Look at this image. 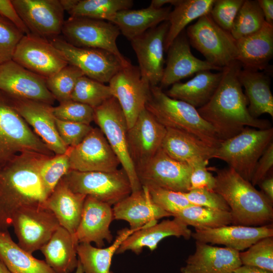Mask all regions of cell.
<instances>
[{
	"label": "cell",
	"mask_w": 273,
	"mask_h": 273,
	"mask_svg": "<svg viewBox=\"0 0 273 273\" xmlns=\"http://www.w3.org/2000/svg\"><path fill=\"white\" fill-rule=\"evenodd\" d=\"M242 265L253 266L273 272V237L262 238L239 252Z\"/></svg>",
	"instance_id": "7bdbcfd3"
},
{
	"label": "cell",
	"mask_w": 273,
	"mask_h": 273,
	"mask_svg": "<svg viewBox=\"0 0 273 273\" xmlns=\"http://www.w3.org/2000/svg\"><path fill=\"white\" fill-rule=\"evenodd\" d=\"M265 22L257 1L244 0L230 32L237 40L258 31Z\"/></svg>",
	"instance_id": "ab89813d"
},
{
	"label": "cell",
	"mask_w": 273,
	"mask_h": 273,
	"mask_svg": "<svg viewBox=\"0 0 273 273\" xmlns=\"http://www.w3.org/2000/svg\"><path fill=\"white\" fill-rule=\"evenodd\" d=\"M61 33L64 39L74 46L103 50L114 55L125 66L131 64L117 47L116 40L120 32L110 22L70 17L64 21Z\"/></svg>",
	"instance_id": "30bf717a"
},
{
	"label": "cell",
	"mask_w": 273,
	"mask_h": 273,
	"mask_svg": "<svg viewBox=\"0 0 273 273\" xmlns=\"http://www.w3.org/2000/svg\"><path fill=\"white\" fill-rule=\"evenodd\" d=\"M266 22L273 25V1L257 0Z\"/></svg>",
	"instance_id": "11a10c76"
},
{
	"label": "cell",
	"mask_w": 273,
	"mask_h": 273,
	"mask_svg": "<svg viewBox=\"0 0 273 273\" xmlns=\"http://www.w3.org/2000/svg\"><path fill=\"white\" fill-rule=\"evenodd\" d=\"M248 102V110L252 117L258 118L263 114L273 117V96L270 78L262 71L242 69L238 75Z\"/></svg>",
	"instance_id": "d6a6232c"
},
{
	"label": "cell",
	"mask_w": 273,
	"mask_h": 273,
	"mask_svg": "<svg viewBox=\"0 0 273 273\" xmlns=\"http://www.w3.org/2000/svg\"><path fill=\"white\" fill-rule=\"evenodd\" d=\"M0 92L10 99L53 104L55 99L47 87L46 78L12 60L0 65Z\"/></svg>",
	"instance_id": "2e32d148"
},
{
	"label": "cell",
	"mask_w": 273,
	"mask_h": 273,
	"mask_svg": "<svg viewBox=\"0 0 273 273\" xmlns=\"http://www.w3.org/2000/svg\"><path fill=\"white\" fill-rule=\"evenodd\" d=\"M0 273H12L0 258Z\"/></svg>",
	"instance_id": "94428289"
},
{
	"label": "cell",
	"mask_w": 273,
	"mask_h": 273,
	"mask_svg": "<svg viewBox=\"0 0 273 273\" xmlns=\"http://www.w3.org/2000/svg\"><path fill=\"white\" fill-rule=\"evenodd\" d=\"M55 118L60 137L67 147H73L78 145L93 128L90 125Z\"/></svg>",
	"instance_id": "681fc988"
},
{
	"label": "cell",
	"mask_w": 273,
	"mask_h": 273,
	"mask_svg": "<svg viewBox=\"0 0 273 273\" xmlns=\"http://www.w3.org/2000/svg\"><path fill=\"white\" fill-rule=\"evenodd\" d=\"M70 170L69 158L66 153L55 155L43 162L40 168L39 174L48 197L60 180Z\"/></svg>",
	"instance_id": "ee69618b"
},
{
	"label": "cell",
	"mask_w": 273,
	"mask_h": 273,
	"mask_svg": "<svg viewBox=\"0 0 273 273\" xmlns=\"http://www.w3.org/2000/svg\"><path fill=\"white\" fill-rule=\"evenodd\" d=\"M112 97L109 85L83 75L76 82L71 99L94 109Z\"/></svg>",
	"instance_id": "60d3db41"
},
{
	"label": "cell",
	"mask_w": 273,
	"mask_h": 273,
	"mask_svg": "<svg viewBox=\"0 0 273 273\" xmlns=\"http://www.w3.org/2000/svg\"><path fill=\"white\" fill-rule=\"evenodd\" d=\"M74 193L93 197L110 205L129 196V178L122 168L110 172L70 170L62 178Z\"/></svg>",
	"instance_id": "9c48e42d"
},
{
	"label": "cell",
	"mask_w": 273,
	"mask_h": 273,
	"mask_svg": "<svg viewBox=\"0 0 273 273\" xmlns=\"http://www.w3.org/2000/svg\"><path fill=\"white\" fill-rule=\"evenodd\" d=\"M161 148L171 158L191 166L213 158L216 149L191 134L170 128H166Z\"/></svg>",
	"instance_id": "f1b7e54d"
},
{
	"label": "cell",
	"mask_w": 273,
	"mask_h": 273,
	"mask_svg": "<svg viewBox=\"0 0 273 273\" xmlns=\"http://www.w3.org/2000/svg\"><path fill=\"white\" fill-rule=\"evenodd\" d=\"M86 197L71 191L61 179L44 206L54 213L60 226L73 237L80 222Z\"/></svg>",
	"instance_id": "f546056e"
},
{
	"label": "cell",
	"mask_w": 273,
	"mask_h": 273,
	"mask_svg": "<svg viewBox=\"0 0 273 273\" xmlns=\"http://www.w3.org/2000/svg\"><path fill=\"white\" fill-rule=\"evenodd\" d=\"M18 245L32 254L40 250L60 226L54 213L43 205L22 207L12 219Z\"/></svg>",
	"instance_id": "8fae6325"
},
{
	"label": "cell",
	"mask_w": 273,
	"mask_h": 273,
	"mask_svg": "<svg viewBox=\"0 0 273 273\" xmlns=\"http://www.w3.org/2000/svg\"><path fill=\"white\" fill-rule=\"evenodd\" d=\"M221 76V71L218 73H213L210 70L200 71L186 82H178L172 84L166 94L198 109L210 100L219 84Z\"/></svg>",
	"instance_id": "1f68e13d"
},
{
	"label": "cell",
	"mask_w": 273,
	"mask_h": 273,
	"mask_svg": "<svg viewBox=\"0 0 273 273\" xmlns=\"http://www.w3.org/2000/svg\"><path fill=\"white\" fill-rule=\"evenodd\" d=\"M231 273H273V272L255 266L241 265Z\"/></svg>",
	"instance_id": "6f0895ef"
},
{
	"label": "cell",
	"mask_w": 273,
	"mask_h": 273,
	"mask_svg": "<svg viewBox=\"0 0 273 273\" xmlns=\"http://www.w3.org/2000/svg\"><path fill=\"white\" fill-rule=\"evenodd\" d=\"M112 211L114 219L126 221L132 230L153 225L158 219L171 216L153 203L144 186L114 205Z\"/></svg>",
	"instance_id": "d4e9b609"
},
{
	"label": "cell",
	"mask_w": 273,
	"mask_h": 273,
	"mask_svg": "<svg viewBox=\"0 0 273 273\" xmlns=\"http://www.w3.org/2000/svg\"><path fill=\"white\" fill-rule=\"evenodd\" d=\"M78 0H61L60 3L64 11H70L77 3Z\"/></svg>",
	"instance_id": "91938a15"
},
{
	"label": "cell",
	"mask_w": 273,
	"mask_h": 273,
	"mask_svg": "<svg viewBox=\"0 0 273 273\" xmlns=\"http://www.w3.org/2000/svg\"><path fill=\"white\" fill-rule=\"evenodd\" d=\"M244 2V0H215L209 14L219 26L231 32Z\"/></svg>",
	"instance_id": "c3c4849f"
},
{
	"label": "cell",
	"mask_w": 273,
	"mask_h": 273,
	"mask_svg": "<svg viewBox=\"0 0 273 273\" xmlns=\"http://www.w3.org/2000/svg\"><path fill=\"white\" fill-rule=\"evenodd\" d=\"M50 156L34 152L18 154L0 166V229L11 226L19 209L43 205L48 196L39 170Z\"/></svg>",
	"instance_id": "7a4b0ae2"
},
{
	"label": "cell",
	"mask_w": 273,
	"mask_h": 273,
	"mask_svg": "<svg viewBox=\"0 0 273 273\" xmlns=\"http://www.w3.org/2000/svg\"><path fill=\"white\" fill-rule=\"evenodd\" d=\"M133 4L132 0H78L68 13L70 17L109 21L118 12L130 9Z\"/></svg>",
	"instance_id": "f35d334b"
},
{
	"label": "cell",
	"mask_w": 273,
	"mask_h": 273,
	"mask_svg": "<svg viewBox=\"0 0 273 273\" xmlns=\"http://www.w3.org/2000/svg\"><path fill=\"white\" fill-rule=\"evenodd\" d=\"M186 33L190 44L211 64L222 69L236 61V40L230 32L219 26L209 14L189 26Z\"/></svg>",
	"instance_id": "52a82bcc"
},
{
	"label": "cell",
	"mask_w": 273,
	"mask_h": 273,
	"mask_svg": "<svg viewBox=\"0 0 273 273\" xmlns=\"http://www.w3.org/2000/svg\"><path fill=\"white\" fill-rule=\"evenodd\" d=\"M173 217L135 231L122 242L116 254L131 251L139 255L145 247L153 251L161 241L169 236L190 239L192 232L188 225L178 218Z\"/></svg>",
	"instance_id": "4316f807"
},
{
	"label": "cell",
	"mask_w": 273,
	"mask_h": 273,
	"mask_svg": "<svg viewBox=\"0 0 273 273\" xmlns=\"http://www.w3.org/2000/svg\"><path fill=\"white\" fill-rule=\"evenodd\" d=\"M18 14L31 33L51 39L59 36L64 22L58 0H12Z\"/></svg>",
	"instance_id": "ac0fdd59"
},
{
	"label": "cell",
	"mask_w": 273,
	"mask_h": 273,
	"mask_svg": "<svg viewBox=\"0 0 273 273\" xmlns=\"http://www.w3.org/2000/svg\"><path fill=\"white\" fill-rule=\"evenodd\" d=\"M54 117L59 120L90 125L94 121V109L72 100L53 107Z\"/></svg>",
	"instance_id": "bcb514c9"
},
{
	"label": "cell",
	"mask_w": 273,
	"mask_h": 273,
	"mask_svg": "<svg viewBox=\"0 0 273 273\" xmlns=\"http://www.w3.org/2000/svg\"><path fill=\"white\" fill-rule=\"evenodd\" d=\"M145 108L166 128L191 134L215 149L221 142L212 126L201 117L197 109L169 97L157 85H151Z\"/></svg>",
	"instance_id": "277c9868"
},
{
	"label": "cell",
	"mask_w": 273,
	"mask_h": 273,
	"mask_svg": "<svg viewBox=\"0 0 273 273\" xmlns=\"http://www.w3.org/2000/svg\"><path fill=\"white\" fill-rule=\"evenodd\" d=\"M66 153L70 170L113 171L119 160L99 128L95 127L78 145L68 147Z\"/></svg>",
	"instance_id": "9a60e30c"
},
{
	"label": "cell",
	"mask_w": 273,
	"mask_h": 273,
	"mask_svg": "<svg viewBox=\"0 0 273 273\" xmlns=\"http://www.w3.org/2000/svg\"><path fill=\"white\" fill-rule=\"evenodd\" d=\"M0 16L13 24L24 35L30 33L11 1L0 0Z\"/></svg>",
	"instance_id": "db71d44e"
},
{
	"label": "cell",
	"mask_w": 273,
	"mask_h": 273,
	"mask_svg": "<svg viewBox=\"0 0 273 273\" xmlns=\"http://www.w3.org/2000/svg\"><path fill=\"white\" fill-rule=\"evenodd\" d=\"M25 152L55 155L0 92V166Z\"/></svg>",
	"instance_id": "8992f818"
},
{
	"label": "cell",
	"mask_w": 273,
	"mask_h": 273,
	"mask_svg": "<svg viewBox=\"0 0 273 273\" xmlns=\"http://www.w3.org/2000/svg\"><path fill=\"white\" fill-rule=\"evenodd\" d=\"M262 192L273 202V176L270 172L258 185Z\"/></svg>",
	"instance_id": "9f6ffc18"
},
{
	"label": "cell",
	"mask_w": 273,
	"mask_h": 273,
	"mask_svg": "<svg viewBox=\"0 0 273 273\" xmlns=\"http://www.w3.org/2000/svg\"><path fill=\"white\" fill-rule=\"evenodd\" d=\"M208 161H201L191 165L192 170L190 176L191 190L206 189L213 190L216 180L215 176L209 171L207 167Z\"/></svg>",
	"instance_id": "816d5d0a"
},
{
	"label": "cell",
	"mask_w": 273,
	"mask_h": 273,
	"mask_svg": "<svg viewBox=\"0 0 273 273\" xmlns=\"http://www.w3.org/2000/svg\"><path fill=\"white\" fill-rule=\"evenodd\" d=\"M171 11V7L156 9L150 6L139 10H123L116 13L109 22L116 25L120 32L131 41L148 30L167 21Z\"/></svg>",
	"instance_id": "4dcf8cb0"
},
{
	"label": "cell",
	"mask_w": 273,
	"mask_h": 273,
	"mask_svg": "<svg viewBox=\"0 0 273 273\" xmlns=\"http://www.w3.org/2000/svg\"><path fill=\"white\" fill-rule=\"evenodd\" d=\"M135 170L142 187L155 186L181 193L191 190L192 167L171 158L161 148Z\"/></svg>",
	"instance_id": "4fadbf2b"
},
{
	"label": "cell",
	"mask_w": 273,
	"mask_h": 273,
	"mask_svg": "<svg viewBox=\"0 0 273 273\" xmlns=\"http://www.w3.org/2000/svg\"><path fill=\"white\" fill-rule=\"evenodd\" d=\"M242 69L237 61L222 68L221 80L213 95L197 109L221 141L238 134L246 127L258 129L272 127L269 121L253 118L250 114L248 102L238 78Z\"/></svg>",
	"instance_id": "6da1fadb"
},
{
	"label": "cell",
	"mask_w": 273,
	"mask_h": 273,
	"mask_svg": "<svg viewBox=\"0 0 273 273\" xmlns=\"http://www.w3.org/2000/svg\"><path fill=\"white\" fill-rule=\"evenodd\" d=\"M50 41L68 64L79 68L85 76L102 83L109 82L120 69L125 66L109 52L76 47L59 36Z\"/></svg>",
	"instance_id": "7c38bea8"
},
{
	"label": "cell",
	"mask_w": 273,
	"mask_h": 273,
	"mask_svg": "<svg viewBox=\"0 0 273 273\" xmlns=\"http://www.w3.org/2000/svg\"><path fill=\"white\" fill-rule=\"evenodd\" d=\"M173 217L180 219L195 230H206L230 225L233 222L231 212L193 205L179 211Z\"/></svg>",
	"instance_id": "74e56055"
},
{
	"label": "cell",
	"mask_w": 273,
	"mask_h": 273,
	"mask_svg": "<svg viewBox=\"0 0 273 273\" xmlns=\"http://www.w3.org/2000/svg\"><path fill=\"white\" fill-rule=\"evenodd\" d=\"M184 194L193 205L230 211V208L223 197L213 190L193 189Z\"/></svg>",
	"instance_id": "f907efd6"
},
{
	"label": "cell",
	"mask_w": 273,
	"mask_h": 273,
	"mask_svg": "<svg viewBox=\"0 0 273 273\" xmlns=\"http://www.w3.org/2000/svg\"><path fill=\"white\" fill-rule=\"evenodd\" d=\"M94 121L125 171L132 192L141 190L142 187L128 152L126 120L118 102L114 97L94 108Z\"/></svg>",
	"instance_id": "ba28073f"
},
{
	"label": "cell",
	"mask_w": 273,
	"mask_h": 273,
	"mask_svg": "<svg viewBox=\"0 0 273 273\" xmlns=\"http://www.w3.org/2000/svg\"><path fill=\"white\" fill-rule=\"evenodd\" d=\"M273 237L272 223L259 226L224 225L217 228L195 230L192 237L197 241L222 245L239 252L244 251L258 240Z\"/></svg>",
	"instance_id": "cb8c5ba5"
},
{
	"label": "cell",
	"mask_w": 273,
	"mask_h": 273,
	"mask_svg": "<svg viewBox=\"0 0 273 273\" xmlns=\"http://www.w3.org/2000/svg\"><path fill=\"white\" fill-rule=\"evenodd\" d=\"M169 23L164 21L131 41L142 77L151 86L160 83L164 71V43Z\"/></svg>",
	"instance_id": "d6986e66"
},
{
	"label": "cell",
	"mask_w": 273,
	"mask_h": 273,
	"mask_svg": "<svg viewBox=\"0 0 273 273\" xmlns=\"http://www.w3.org/2000/svg\"><path fill=\"white\" fill-rule=\"evenodd\" d=\"M77 244L71 234L60 226L39 250L56 273H71L78 263Z\"/></svg>",
	"instance_id": "836d02e7"
},
{
	"label": "cell",
	"mask_w": 273,
	"mask_h": 273,
	"mask_svg": "<svg viewBox=\"0 0 273 273\" xmlns=\"http://www.w3.org/2000/svg\"><path fill=\"white\" fill-rule=\"evenodd\" d=\"M0 258L12 273H56L16 244L7 230L0 229Z\"/></svg>",
	"instance_id": "e575fe53"
},
{
	"label": "cell",
	"mask_w": 273,
	"mask_h": 273,
	"mask_svg": "<svg viewBox=\"0 0 273 273\" xmlns=\"http://www.w3.org/2000/svg\"><path fill=\"white\" fill-rule=\"evenodd\" d=\"M12 60L46 78L68 64L50 40L31 33L24 35L21 38Z\"/></svg>",
	"instance_id": "e0dca14e"
},
{
	"label": "cell",
	"mask_w": 273,
	"mask_h": 273,
	"mask_svg": "<svg viewBox=\"0 0 273 273\" xmlns=\"http://www.w3.org/2000/svg\"><path fill=\"white\" fill-rule=\"evenodd\" d=\"M109 86L123 112L129 129L145 109L151 85L142 77L139 67L130 64L123 67L111 78Z\"/></svg>",
	"instance_id": "5bb4252c"
},
{
	"label": "cell",
	"mask_w": 273,
	"mask_h": 273,
	"mask_svg": "<svg viewBox=\"0 0 273 273\" xmlns=\"http://www.w3.org/2000/svg\"><path fill=\"white\" fill-rule=\"evenodd\" d=\"M144 187L147 189L153 203L172 216L184 208L194 205L188 201L184 193L155 186Z\"/></svg>",
	"instance_id": "f6af8a7d"
},
{
	"label": "cell",
	"mask_w": 273,
	"mask_h": 273,
	"mask_svg": "<svg viewBox=\"0 0 273 273\" xmlns=\"http://www.w3.org/2000/svg\"><path fill=\"white\" fill-rule=\"evenodd\" d=\"M84 75L77 67L68 64L60 71L46 78L48 88L60 103L71 100L78 79Z\"/></svg>",
	"instance_id": "b9f144b4"
},
{
	"label": "cell",
	"mask_w": 273,
	"mask_h": 273,
	"mask_svg": "<svg viewBox=\"0 0 273 273\" xmlns=\"http://www.w3.org/2000/svg\"><path fill=\"white\" fill-rule=\"evenodd\" d=\"M215 0H178L169 14V27L164 43L168 50L174 40L193 20L210 13Z\"/></svg>",
	"instance_id": "8d00e7d4"
},
{
	"label": "cell",
	"mask_w": 273,
	"mask_h": 273,
	"mask_svg": "<svg viewBox=\"0 0 273 273\" xmlns=\"http://www.w3.org/2000/svg\"><path fill=\"white\" fill-rule=\"evenodd\" d=\"M166 128L146 108L127 130L128 152L136 168L150 159L161 148Z\"/></svg>",
	"instance_id": "ffe728a7"
},
{
	"label": "cell",
	"mask_w": 273,
	"mask_h": 273,
	"mask_svg": "<svg viewBox=\"0 0 273 273\" xmlns=\"http://www.w3.org/2000/svg\"><path fill=\"white\" fill-rule=\"evenodd\" d=\"M113 219L111 205L86 196L74 240L77 244L94 242L97 247L102 248L105 241L111 243L113 240L110 225Z\"/></svg>",
	"instance_id": "7402d4cb"
},
{
	"label": "cell",
	"mask_w": 273,
	"mask_h": 273,
	"mask_svg": "<svg viewBox=\"0 0 273 273\" xmlns=\"http://www.w3.org/2000/svg\"><path fill=\"white\" fill-rule=\"evenodd\" d=\"M213 189L230 208L234 225L259 226L272 223L273 202L250 181L230 167L213 169Z\"/></svg>",
	"instance_id": "3957f363"
},
{
	"label": "cell",
	"mask_w": 273,
	"mask_h": 273,
	"mask_svg": "<svg viewBox=\"0 0 273 273\" xmlns=\"http://www.w3.org/2000/svg\"><path fill=\"white\" fill-rule=\"evenodd\" d=\"M273 128L246 127L238 134L221 142L213 158L225 162L246 180L250 181L255 165L272 142Z\"/></svg>",
	"instance_id": "5b68a950"
},
{
	"label": "cell",
	"mask_w": 273,
	"mask_h": 273,
	"mask_svg": "<svg viewBox=\"0 0 273 273\" xmlns=\"http://www.w3.org/2000/svg\"><path fill=\"white\" fill-rule=\"evenodd\" d=\"M273 167V142H271L258 160L250 181L255 186L271 172Z\"/></svg>",
	"instance_id": "f5cc1de1"
},
{
	"label": "cell",
	"mask_w": 273,
	"mask_h": 273,
	"mask_svg": "<svg viewBox=\"0 0 273 273\" xmlns=\"http://www.w3.org/2000/svg\"><path fill=\"white\" fill-rule=\"evenodd\" d=\"M138 230L128 228L119 230L112 245L106 248L94 247L90 243L78 244L77 257L84 273H114L110 269L113 255L122 242Z\"/></svg>",
	"instance_id": "d590c367"
},
{
	"label": "cell",
	"mask_w": 273,
	"mask_h": 273,
	"mask_svg": "<svg viewBox=\"0 0 273 273\" xmlns=\"http://www.w3.org/2000/svg\"><path fill=\"white\" fill-rule=\"evenodd\" d=\"M236 61L242 69L268 71L273 56V25L265 22L258 31L236 40Z\"/></svg>",
	"instance_id": "83f0119b"
},
{
	"label": "cell",
	"mask_w": 273,
	"mask_h": 273,
	"mask_svg": "<svg viewBox=\"0 0 273 273\" xmlns=\"http://www.w3.org/2000/svg\"><path fill=\"white\" fill-rule=\"evenodd\" d=\"M24 35L13 24L0 16V65L12 60Z\"/></svg>",
	"instance_id": "7dc6e473"
},
{
	"label": "cell",
	"mask_w": 273,
	"mask_h": 273,
	"mask_svg": "<svg viewBox=\"0 0 273 273\" xmlns=\"http://www.w3.org/2000/svg\"><path fill=\"white\" fill-rule=\"evenodd\" d=\"M8 99L19 114L53 153L55 155L66 153L68 147L58 132L52 105L30 100Z\"/></svg>",
	"instance_id": "44dd1931"
},
{
	"label": "cell",
	"mask_w": 273,
	"mask_h": 273,
	"mask_svg": "<svg viewBox=\"0 0 273 273\" xmlns=\"http://www.w3.org/2000/svg\"><path fill=\"white\" fill-rule=\"evenodd\" d=\"M167 52L166 65L160 83L161 88L172 85L200 71L222 70L193 55L185 30L174 40Z\"/></svg>",
	"instance_id": "603a6c76"
},
{
	"label": "cell",
	"mask_w": 273,
	"mask_h": 273,
	"mask_svg": "<svg viewBox=\"0 0 273 273\" xmlns=\"http://www.w3.org/2000/svg\"><path fill=\"white\" fill-rule=\"evenodd\" d=\"M239 251L196 242V250L180 268L181 273H231L242 265Z\"/></svg>",
	"instance_id": "484cf974"
},
{
	"label": "cell",
	"mask_w": 273,
	"mask_h": 273,
	"mask_svg": "<svg viewBox=\"0 0 273 273\" xmlns=\"http://www.w3.org/2000/svg\"><path fill=\"white\" fill-rule=\"evenodd\" d=\"M75 273H84L82 265L78 260L77 266L75 269Z\"/></svg>",
	"instance_id": "6125c7cd"
},
{
	"label": "cell",
	"mask_w": 273,
	"mask_h": 273,
	"mask_svg": "<svg viewBox=\"0 0 273 273\" xmlns=\"http://www.w3.org/2000/svg\"><path fill=\"white\" fill-rule=\"evenodd\" d=\"M178 2V0H153L150 6L156 9H159L163 7V6L166 4L174 6Z\"/></svg>",
	"instance_id": "680465c9"
}]
</instances>
